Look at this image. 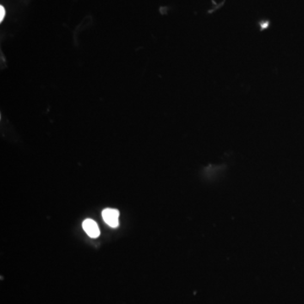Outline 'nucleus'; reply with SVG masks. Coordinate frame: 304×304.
<instances>
[{"instance_id": "obj_1", "label": "nucleus", "mask_w": 304, "mask_h": 304, "mask_svg": "<svg viewBox=\"0 0 304 304\" xmlns=\"http://www.w3.org/2000/svg\"><path fill=\"white\" fill-rule=\"evenodd\" d=\"M102 217L108 226L112 227H118L119 225V212L118 210L115 209H104L102 211Z\"/></svg>"}, {"instance_id": "obj_4", "label": "nucleus", "mask_w": 304, "mask_h": 304, "mask_svg": "<svg viewBox=\"0 0 304 304\" xmlns=\"http://www.w3.org/2000/svg\"><path fill=\"white\" fill-rule=\"evenodd\" d=\"M5 16V9L3 5L0 6V22H3V19Z\"/></svg>"}, {"instance_id": "obj_2", "label": "nucleus", "mask_w": 304, "mask_h": 304, "mask_svg": "<svg viewBox=\"0 0 304 304\" xmlns=\"http://www.w3.org/2000/svg\"><path fill=\"white\" fill-rule=\"evenodd\" d=\"M83 228L85 232L91 238H98L100 235V230H99L98 224L92 219H86V221H84Z\"/></svg>"}, {"instance_id": "obj_3", "label": "nucleus", "mask_w": 304, "mask_h": 304, "mask_svg": "<svg viewBox=\"0 0 304 304\" xmlns=\"http://www.w3.org/2000/svg\"><path fill=\"white\" fill-rule=\"evenodd\" d=\"M269 26H270V21H269V20H263V21H260V22H259V28H260V31L266 30V29L269 28Z\"/></svg>"}]
</instances>
